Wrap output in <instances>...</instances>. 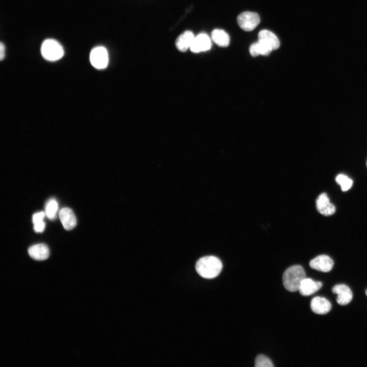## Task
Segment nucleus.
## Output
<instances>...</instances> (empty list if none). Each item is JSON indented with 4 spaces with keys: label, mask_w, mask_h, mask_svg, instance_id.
Listing matches in <instances>:
<instances>
[{
    "label": "nucleus",
    "mask_w": 367,
    "mask_h": 367,
    "mask_svg": "<svg viewBox=\"0 0 367 367\" xmlns=\"http://www.w3.org/2000/svg\"><path fill=\"white\" fill-rule=\"evenodd\" d=\"M195 268L197 272L202 277L212 279L220 273L222 269V263L216 256H205L197 261Z\"/></svg>",
    "instance_id": "obj_1"
},
{
    "label": "nucleus",
    "mask_w": 367,
    "mask_h": 367,
    "mask_svg": "<svg viewBox=\"0 0 367 367\" xmlns=\"http://www.w3.org/2000/svg\"><path fill=\"white\" fill-rule=\"evenodd\" d=\"M305 272L300 265H294L287 268L282 276L283 284L288 291H299L302 281L305 278Z\"/></svg>",
    "instance_id": "obj_2"
},
{
    "label": "nucleus",
    "mask_w": 367,
    "mask_h": 367,
    "mask_svg": "<svg viewBox=\"0 0 367 367\" xmlns=\"http://www.w3.org/2000/svg\"><path fill=\"white\" fill-rule=\"evenodd\" d=\"M41 52L44 59L55 61L61 59L64 55L62 45L56 40L48 39L44 40L42 44Z\"/></svg>",
    "instance_id": "obj_3"
},
{
    "label": "nucleus",
    "mask_w": 367,
    "mask_h": 367,
    "mask_svg": "<svg viewBox=\"0 0 367 367\" xmlns=\"http://www.w3.org/2000/svg\"><path fill=\"white\" fill-rule=\"evenodd\" d=\"M237 21L242 29L249 32L253 30L257 26L260 22V18L256 13L246 11L238 16Z\"/></svg>",
    "instance_id": "obj_4"
},
{
    "label": "nucleus",
    "mask_w": 367,
    "mask_h": 367,
    "mask_svg": "<svg viewBox=\"0 0 367 367\" xmlns=\"http://www.w3.org/2000/svg\"><path fill=\"white\" fill-rule=\"evenodd\" d=\"M91 64L98 69L105 68L108 63V54L107 49L103 46L94 48L90 55Z\"/></svg>",
    "instance_id": "obj_5"
},
{
    "label": "nucleus",
    "mask_w": 367,
    "mask_h": 367,
    "mask_svg": "<svg viewBox=\"0 0 367 367\" xmlns=\"http://www.w3.org/2000/svg\"><path fill=\"white\" fill-rule=\"evenodd\" d=\"M333 264V260L326 255H319L309 262L310 268L323 272H328L331 270Z\"/></svg>",
    "instance_id": "obj_6"
},
{
    "label": "nucleus",
    "mask_w": 367,
    "mask_h": 367,
    "mask_svg": "<svg viewBox=\"0 0 367 367\" xmlns=\"http://www.w3.org/2000/svg\"><path fill=\"white\" fill-rule=\"evenodd\" d=\"M316 202L318 211L324 216L331 215L335 212L334 205L330 202L327 195L325 193H322L318 196Z\"/></svg>",
    "instance_id": "obj_7"
},
{
    "label": "nucleus",
    "mask_w": 367,
    "mask_h": 367,
    "mask_svg": "<svg viewBox=\"0 0 367 367\" xmlns=\"http://www.w3.org/2000/svg\"><path fill=\"white\" fill-rule=\"evenodd\" d=\"M333 293L337 295V303L340 305H346L352 299L353 295L350 289L345 284H337L332 289Z\"/></svg>",
    "instance_id": "obj_8"
},
{
    "label": "nucleus",
    "mask_w": 367,
    "mask_h": 367,
    "mask_svg": "<svg viewBox=\"0 0 367 367\" xmlns=\"http://www.w3.org/2000/svg\"><path fill=\"white\" fill-rule=\"evenodd\" d=\"M211 45L209 37L205 34H200L195 37L190 49L196 53L205 51L211 48Z\"/></svg>",
    "instance_id": "obj_9"
},
{
    "label": "nucleus",
    "mask_w": 367,
    "mask_h": 367,
    "mask_svg": "<svg viewBox=\"0 0 367 367\" xmlns=\"http://www.w3.org/2000/svg\"><path fill=\"white\" fill-rule=\"evenodd\" d=\"M310 308L312 311L317 314H325L331 310V305L325 298L316 297L311 301Z\"/></svg>",
    "instance_id": "obj_10"
},
{
    "label": "nucleus",
    "mask_w": 367,
    "mask_h": 367,
    "mask_svg": "<svg viewBox=\"0 0 367 367\" xmlns=\"http://www.w3.org/2000/svg\"><path fill=\"white\" fill-rule=\"evenodd\" d=\"M59 217L65 229L71 230L76 225V219L73 211L69 208L64 207L59 212Z\"/></svg>",
    "instance_id": "obj_11"
},
{
    "label": "nucleus",
    "mask_w": 367,
    "mask_h": 367,
    "mask_svg": "<svg viewBox=\"0 0 367 367\" xmlns=\"http://www.w3.org/2000/svg\"><path fill=\"white\" fill-rule=\"evenodd\" d=\"M30 256L37 260H43L47 259L49 255L48 246L43 243L37 244L31 246L28 249Z\"/></svg>",
    "instance_id": "obj_12"
},
{
    "label": "nucleus",
    "mask_w": 367,
    "mask_h": 367,
    "mask_svg": "<svg viewBox=\"0 0 367 367\" xmlns=\"http://www.w3.org/2000/svg\"><path fill=\"white\" fill-rule=\"evenodd\" d=\"M322 286V283L321 282L305 278L302 281L299 291L301 295L307 296L317 292Z\"/></svg>",
    "instance_id": "obj_13"
},
{
    "label": "nucleus",
    "mask_w": 367,
    "mask_h": 367,
    "mask_svg": "<svg viewBox=\"0 0 367 367\" xmlns=\"http://www.w3.org/2000/svg\"><path fill=\"white\" fill-rule=\"evenodd\" d=\"M258 41L261 42L272 50L278 48L280 43L277 37L270 31L264 30L259 32L258 35Z\"/></svg>",
    "instance_id": "obj_14"
},
{
    "label": "nucleus",
    "mask_w": 367,
    "mask_h": 367,
    "mask_svg": "<svg viewBox=\"0 0 367 367\" xmlns=\"http://www.w3.org/2000/svg\"><path fill=\"white\" fill-rule=\"evenodd\" d=\"M194 38L195 36L191 31L184 32L176 40L175 45L177 49L181 52L186 51L190 47Z\"/></svg>",
    "instance_id": "obj_15"
},
{
    "label": "nucleus",
    "mask_w": 367,
    "mask_h": 367,
    "mask_svg": "<svg viewBox=\"0 0 367 367\" xmlns=\"http://www.w3.org/2000/svg\"><path fill=\"white\" fill-rule=\"evenodd\" d=\"M212 40L218 46L226 47L229 43V35L224 30L215 29L212 33Z\"/></svg>",
    "instance_id": "obj_16"
},
{
    "label": "nucleus",
    "mask_w": 367,
    "mask_h": 367,
    "mask_svg": "<svg viewBox=\"0 0 367 367\" xmlns=\"http://www.w3.org/2000/svg\"><path fill=\"white\" fill-rule=\"evenodd\" d=\"M271 51L270 48L259 41L252 44L249 48L250 53L253 57L259 55L267 56L269 55Z\"/></svg>",
    "instance_id": "obj_17"
},
{
    "label": "nucleus",
    "mask_w": 367,
    "mask_h": 367,
    "mask_svg": "<svg viewBox=\"0 0 367 367\" xmlns=\"http://www.w3.org/2000/svg\"><path fill=\"white\" fill-rule=\"evenodd\" d=\"M335 180L340 185L343 191H348L351 187L353 184L351 179L342 174L338 175L335 178Z\"/></svg>",
    "instance_id": "obj_18"
},
{
    "label": "nucleus",
    "mask_w": 367,
    "mask_h": 367,
    "mask_svg": "<svg viewBox=\"0 0 367 367\" xmlns=\"http://www.w3.org/2000/svg\"><path fill=\"white\" fill-rule=\"evenodd\" d=\"M58 203L55 199H50L47 203L45 207V214L50 220L54 219L58 210Z\"/></svg>",
    "instance_id": "obj_19"
},
{
    "label": "nucleus",
    "mask_w": 367,
    "mask_h": 367,
    "mask_svg": "<svg viewBox=\"0 0 367 367\" xmlns=\"http://www.w3.org/2000/svg\"><path fill=\"white\" fill-rule=\"evenodd\" d=\"M255 367H273V364L271 360L267 356L259 355L255 360Z\"/></svg>",
    "instance_id": "obj_20"
},
{
    "label": "nucleus",
    "mask_w": 367,
    "mask_h": 367,
    "mask_svg": "<svg viewBox=\"0 0 367 367\" xmlns=\"http://www.w3.org/2000/svg\"><path fill=\"white\" fill-rule=\"evenodd\" d=\"M44 216L45 213L43 212L34 214L33 216V223L34 224L36 223L43 221Z\"/></svg>",
    "instance_id": "obj_21"
},
{
    "label": "nucleus",
    "mask_w": 367,
    "mask_h": 367,
    "mask_svg": "<svg viewBox=\"0 0 367 367\" xmlns=\"http://www.w3.org/2000/svg\"><path fill=\"white\" fill-rule=\"evenodd\" d=\"M45 223L43 221L34 224V229L36 232H42L45 228Z\"/></svg>",
    "instance_id": "obj_22"
},
{
    "label": "nucleus",
    "mask_w": 367,
    "mask_h": 367,
    "mask_svg": "<svg viewBox=\"0 0 367 367\" xmlns=\"http://www.w3.org/2000/svg\"><path fill=\"white\" fill-rule=\"evenodd\" d=\"M5 57V47L2 42L0 43V60L2 61Z\"/></svg>",
    "instance_id": "obj_23"
},
{
    "label": "nucleus",
    "mask_w": 367,
    "mask_h": 367,
    "mask_svg": "<svg viewBox=\"0 0 367 367\" xmlns=\"http://www.w3.org/2000/svg\"><path fill=\"white\" fill-rule=\"evenodd\" d=\"M365 294H366V295L367 296V290L365 291Z\"/></svg>",
    "instance_id": "obj_24"
},
{
    "label": "nucleus",
    "mask_w": 367,
    "mask_h": 367,
    "mask_svg": "<svg viewBox=\"0 0 367 367\" xmlns=\"http://www.w3.org/2000/svg\"><path fill=\"white\" fill-rule=\"evenodd\" d=\"M366 166H367V162H366Z\"/></svg>",
    "instance_id": "obj_25"
}]
</instances>
